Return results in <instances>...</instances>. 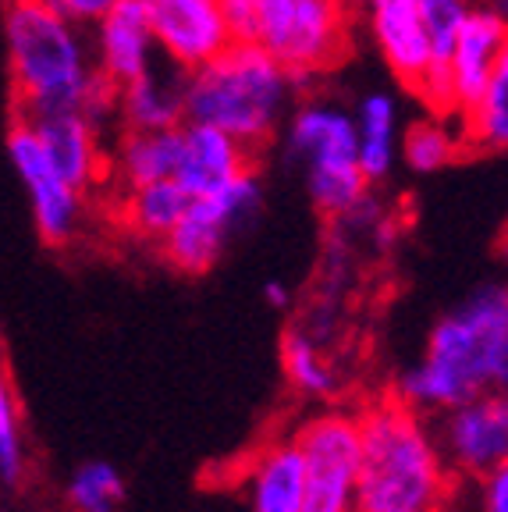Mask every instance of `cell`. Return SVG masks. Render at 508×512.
Here are the masks:
<instances>
[{
    "mask_svg": "<svg viewBox=\"0 0 508 512\" xmlns=\"http://www.w3.org/2000/svg\"><path fill=\"white\" fill-rule=\"evenodd\" d=\"M445 459L434 431L402 399L359 420L356 505L363 512H434L445 502Z\"/></svg>",
    "mask_w": 508,
    "mask_h": 512,
    "instance_id": "1",
    "label": "cell"
},
{
    "mask_svg": "<svg viewBox=\"0 0 508 512\" xmlns=\"http://www.w3.org/2000/svg\"><path fill=\"white\" fill-rule=\"evenodd\" d=\"M292 93L288 72L267 50L231 40L221 54L182 75V118L221 128L253 150L274 136Z\"/></svg>",
    "mask_w": 508,
    "mask_h": 512,
    "instance_id": "2",
    "label": "cell"
},
{
    "mask_svg": "<svg viewBox=\"0 0 508 512\" xmlns=\"http://www.w3.org/2000/svg\"><path fill=\"white\" fill-rule=\"evenodd\" d=\"M4 32L22 118L79 111L96 79L82 25L68 22L40 0H11Z\"/></svg>",
    "mask_w": 508,
    "mask_h": 512,
    "instance_id": "3",
    "label": "cell"
},
{
    "mask_svg": "<svg viewBox=\"0 0 508 512\" xmlns=\"http://www.w3.org/2000/svg\"><path fill=\"white\" fill-rule=\"evenodd\" d=\"M427 363H434L459 388L462 402L501 392L508 381V292L484 285L430 331Z\"/></svg>",
    "mask_w": 508,
    "mask_h": 512,
    "instance_id": "4",
    "label": "cell"
},
{
    "mask_svg": "<svg viewBox=\"0 0 508 512\" xmlns=\"http://www.w3.org/2000/svg\"><path fill=\"white\" fill-rule=\"evenodd\" d=\"M288 153L306 168V189L324 214H352L366 196V178L356 160L352 111L338 100L313 96L288 118Z\"/></svg>",
    "mask_w": 508,
    "mask_h": 512,
    "instance_id": "5",
    "label": "cell"
},
{
    "mask_svg": "<svg viewBox=\"0 0 508 512\" xmlns=\"http://www.w3.org/2000/svg\"><path fill=\"white\" fill-rule=\"evenodd\" d=\"M253 43L285 68L292 89H306L342 61L349 8L345 0H256Z\"/></svg>",
    "mask_w": 508,
    "mask_h": 512,
    "instance_id": "6",
    "label": "cell"
},
{
    "mask_svg": "<svg viewBox=\"0 0 508 512\" xmlns=\"http://www.w3.org/2000/svg\"><path fill=\"white\" fill-rule=\"evenodd\" d=\"M260 200V182H256V175L249 168L239 178H231L228 185H221V189L189 200L178 224L160 239L167 260L185 274L210 271L217 264V256H221V249L228 246L231 232L260 210Z\"/></svg>",
    "mask_w": 508,
    "mask_h": 512,
    "instance_id": "7",
    "label": "cell"
},
{
    "mask_svg": "<svg viewBox=\"0 0 508 512\" xmlns=\"http://www.w3.org/2000/svg\"><path fill=\"white\" fill-rule=\"evenodd\" d=\"M302 456V512H356L359 420L320 416L295 438Z\"/></svg>",
    "mask_w": 508,
    "mask_h": 512,
    "instance_id": "8",
    "label": "cell"
},
{
    "mask_svg": "<svg viewBox=\"0 0 508 512\" xmlns=\"http://www.w3.org/2000/svg\"><path fill=\"white\" fill-rule=\"evenodd\" d=\"M437 452L462 477H484L508 459V402L501 392H484L445 409L434 431Z\"/></svg>",
    "mask_w": 508,
    "mask_h": 512,
    "instance_id": "9",
    "label": "cell"
},
{
    "mask_svg": "<svg viewBox=\"0 0 508 512\" xmlns=\"http://www.w3.org/2000/svg\"><path fill=\"white\" fill-rule=\"evenodd\" d=\"M8 153L25 192H29L32 217H36L40 235L47 242H68L75 235V228H79L82 192L68 178L57 175V168L47 160L40 139H36V132H32L25 118L11 128Z\"/></svg>",
    "mask_w": 508,
    "mask_h": 512,
    "instance_id": "10",
    "label": "cell"
},
{
    "mask_svg": "<svg viewBox=\"0 0 508 512\" xmlns=\"http://www.w3.org/2000/svg\"><path fill=\"white\" fill-rule=\"evenodd\" d=\"M157 54L178 72H192L231 43L217 0H143Z\"/></svg>",
    "mask_w": 508,
    "mask_h": 512,
    "instance_id": "11",
    "label": "cell"
},
{
    "mask_svg": "<svg viewBox=\"0 0 508 512\" xmlns=\"http://www.w3.org/2000/svg\"><path fill=\"white\" fill-rule=\"evenodd\" d=\"M508 57L505 15L494 8H473L455 32V43L445 57L448 96L452 111H466L477 93L487 86L491 72Z\"/></svg>",
    "mask_w": 508,
    "mask_h": 512,
    "instance_id": "12",
    "label": "cell"
},
{
    "mask_svg": "<svg viewBox=\"0 0 508 512\" xmlns=\"http://www.w3.org/2000/svg\"><path fill=\"white\" fill-rule=\"evenodd\" d=\"M89 29H93L89 50H93L96 72L114 86L139 79L157 64V43L146 22L143 0H118Z\"/></svg>",
    "mask_w": 508,
    "mask_h": 512,
    "instance_id": "13",
    "label": "cell"
},
{
    "mask_svg": "<svg viewBox=\"0 0 508 512\" xmlns=\"http://www.w3.org/2000/svg\"><path fill=\"white\" fill-rule=\"evenodd\" d=\"M249 168V150L231 139L228 132L210 125H196V121H182V143H178V160H175V182L196 196L228 185L231 178H239Z\"/></svg>",
    "mask_w": 508,
    "mask_h": 512,
    "instance_id": "14",
    "label": "cell"
},
{
    "mask_svg": "<svg viewBox=\"0 0 508 512\" xmlns=\"http://www.w3.org/2000/svg\"><path fill=\"white\" fill-rule=\"evenodd\" d=\"M359 4H363L370 36L388 68L405 86L416 89L430 68V47L423 36L416 0H359Z\"/></svg>",
    "mask_w": 508,
    "mask_h": 512,
    "instance_id": "15",
    "label": "cell"
},
{
    "mask_svg": "<svg viewBox=\"0 0 508 512\" xmlns=\"http://www.w3.org/2000/svg\"><path fill=\"white\" fill-rule=\"evenodd\" d=\"M40 139L47 160L57 168V175L68 178L75 189H86L100 178V132L82 118L79 111H57L25 118Z\"/></svg>",
    "mask_w": 508,
    "mask_h": 512,
    "instance_id": "16",
    "label": "cell"
},
{
    "mask_svg": "<svg viewBox=\"0 0 508 512\" xmlns=\"http://www.w3.org/2000/svg\"><path fill=\"white\" fill-rule=\"evenodd\" d=\"M182 75L171 64H153L139 79L118 86V118L128 132H157L182 125Z\"/></svg>",
    "mask_w": 508,
    "mask_h": 512,
    "instance_id": "17",
    "label": "cell"
},
{
    "mask_svg": "<svg viewBox=\"0 0 508 512\" xmlns=\"http://www.w3.org/2000/svg\"><path fill=\"white\" fill-rule=\"evenodd\" d=\"M398 100L391 93H366L352 111L356 125V160L366 182H381L398 157Z\"/></svg>",
    "mask_w": 508,
    "mask_h": 512,
    "instance_id": "18",
    "label": "cell"
},
{
    "mask_svg": "<svg viewBox=\"0 0 508 512\" xmlns=\"http://www.w3.org/2000/svg\"><path fill=\"white\" fill-rule=\"evenodd\" d=\"M420 8V25L430 47V68L420 79V93L427 96L437 111H452V96H448V75H445V57L455 43V32L473 11V0H416Z\"/></svg>",
    "mask_w": 508,
    "mask_h": 512,
    "instance_id": "19",
    "label": "cell"
},
{
    "mask_svg": "<svg viewBox=\"0 0 508 512\" xmlns=\"http://www.w3.org/2000/svg\"><path fill=\"white\" fill-rule=\"evenodd\" d=\"M246 488L253 512H302V456L295 441L267 448Z\"/></svg>",
    "mask_w": 508,
    "mask_h": 512,
    "instance_id": "20",
    "label": "cell"
},
{
    "mask_svg": "<svg viewBox=\"0 0 508 512\" xmlns=\"http://www.w3.org/2000/svg\"><path fill=\"white\" fill-rule=\"evenodd\" d=\"M178 143H182V125L157 128V132H125V139L114 150V171L125 182V189L175 175Z\"/></svg>",
    "mask_w": 508,
    "mask_h": 512,
    "instance_id": "21",
    "label": "cell"
},
{
    "mask_svg": "<svg viewBox=\"0 0 508 512\" xmlns=\"http://www.w3.org/2000/svg\"><path fill=\"white\" fill-rule=\"evenodd\" d=\"M189 192L175 182V178H157V182L135 185L125 196V221L132 224V232L143 239H164L178 224V217L189 207Z\"/></svg>",
    "mask_w": 508,
    "mask_h": 512,
    "instance_id": "22",
    "label": "cell"
},
{
    "mask_svg": "<svg viewBox=\"0 0 508 512\" xmlns=\"http://www.w3.org/2000/svg\"><path fill=\"white\" fill-rule=\"evenodd\" d=\"M466 132L484 150H505L508 143V57L498 64L477 93V100L466 107Z\"/></svg>",
    "mask_w": 508,
    "mask_h": 512,
    "instance_id": "23",
    "label": "cell"
},
{
    "mask_svg": "<svg viewBox=\"0 0 508 512\" xmlns=\"http://www.w3.org/2000/svg\"><path fill=\"white\" fill-rule=\"evenodd\" d=\"M281 360H285L288 381L306 395H331L338 388V374L324 360L320 345L302 331H288L281 345Z\"/></svg>",
    "mask_w": 508,
    "mask_h": 512,
    "instance_id": "24",
    "label": "cell"
},
{
    "mask_svg": "<svg viewBox=\"0 0 508 512\" xmlns=\"http://www.w3.org/2000/svg\"><path fill=\"white\" fill-rule=\"evenodd\" d=\"M68 495L79 512H114L125 498V480L111 463H86L72 477Z\"/></svg>",
    "mask_w": 508,
    "mask_h": 512,
    "instance_id": "25",
    "label": "cell"
},
{
    "mask_svg": "<svg viewBox=\"0 0 508 512\" xmlns=\"http://www.w3.org/2000/svg\"><path fill=\"white\" fill-rule=\"evenodd\" d=\"M459 153V139L448 125L441 121H420L405 132V160L409 168L420 171V175H430V171L445 168L448 160Z\"/></svg>",
    "mask_w": 508,
    "mask_h": 512,
    "instance_id": "26",
    "label": "cell"
},
{
    "mask_svg": "<svg viewBox=\"0 0 508 512\" xmlns=\"http://www.w3.org/2000/svg\"><path fill=\"white\" fill-rule=\"evenodd\" d=\"M22 477V434H18V409L11 384L0 377V480Z\"/></svg>",
    "mask_w": 508,
    "mask_h": 512,
    "instance_id": "27",
    "label": "cell"
},
{
    "mask_svg": "<svg viewBox=\"0 0 508 512\" xmlns=\"http://www.w3.org/2000/svg\"><path fill=\"white\" fill-rule=\"evenodd\" d=\"M221 4L224 25H228V36L239 43H253L256 29V0H217Z\"/></svg>",
    "mask_w": 508,
    "mask_h": 512,
    "instance_id": "28",
    "label": "cell"
},
{
    "mask_svg": "<svg viewBox=\"0 0 508 512\" xmlns=\"http://www.w3.org/2000/svg\"><path fill=\"white\" fill-rule=\"evenodd\" d=\"M477 480V512H508V473L505 466L484 473Z\"/></svg>",
    "mask_w": 508,
    "mask_h": 512,
    "instance_id": "29",
    "label": "cell"
},
{
    "mask_svg": "<svg viewBox=\"0 0 508 512\" xmlns=\"http://www.w3.org/2000/svg\"><path fill=\"white\" fill-rule=\"evenodd\" d=\"M40 4H47L50 11H57V15H64L68 22L82 25V29H89V25L96 22V18L104 15V11H111L118 0H40Z\"/></svg>",
    "mask_w": 508,
    "mask_h": 512,
    "instance_id": "30",
    "label": "cell"
},
{
    "mask_svg": "<svg viewBox=\"0 0 508 512\" xmlns=\"http://www.w3.org/2000/svg\"><path fill=\"white\" fill-rule=\"evenodd\" d=\"M263 299H267L274 310H285V306L292 303V296H288V288L281 285V281H267V285H263Z\"/></svg>",
    "mask_w": 508,
    "mask_h": 512,
    "instance_id": "31",
    "label": "cell"
},
{
    "mask_svg": "<svg viewBox=\"0 0 508 512\" xmlns=\"http://www.w3.org/2000/svg\"><path fill=\"white\" fill-rule=\"evenodd\" d=\"M356 512H363V509H356Z\"/></svg>",
    "mask_w": 508,
    "mask_h": 512,
    "instance_id": "32",
    "label": "cell"
},
{
    "mask_svg": "<svg viewBox=\"0 0 508 512\" xmlns=\"http://www.w3.org/2000/svg\"><path fill=\"white\" fill-rule=\"evenodd\" d=\"M434 512H437V509H434Z\"/></svg>",
    "mask_w": 508,
    "mask_h": 512,
    "instance_id": "33",
    "label": "cell"
}]
</instances>
